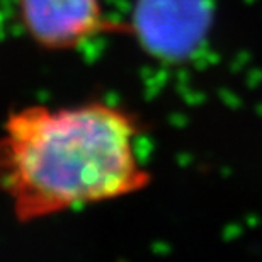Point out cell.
Here are the masks:
<instances>
[{
	"label": "cell",
	"mask_w": 262,
	"mask_h": 262,
	"mask_svg": "<svg viewBox=\"0 0 262 262\" xmlns=\"http://www.w3.org/2000/svg\"><path fill=\"white\" fill-rule=\"evenodd\" d=\"M24 33L46 51L78 50L97 36L124 29L107 19L102 0H17Z\"/></svg>",
	"instance_id": "cell-2"
},
{
	"label": "cell",
	"mask_w": 262,
	"mask_h": 262,
	"mask_svg": "<svg viewBox=\"0 0 262 262\" xmlns=\"http://www.w3.org/2000/svg\"><path fill=\"white\" fill-rule=\"evenodd\" d=\"M143 133L136 114L106 101L12 111L0 135V191L23 223L138 194L151 184Z\"/></svg>",
	"instance_id": "cell-1"
},
{
	"label": "cell",
	"mask_w": 262,
	"mask_h": 262,
	"mask_svg": "<svg viewBox=\"0 0 262 262\" xmlns=\"http://www.w3.org/2000/svg\"><path fill=\"white\" fill-rule=\"evenodd\" d=\"M131 17L126 31L160 60L176 61L192 55L208 29L203 0H138Z\"/></svg>",
	"instance_id": "cell-3"
}]
</instances>
